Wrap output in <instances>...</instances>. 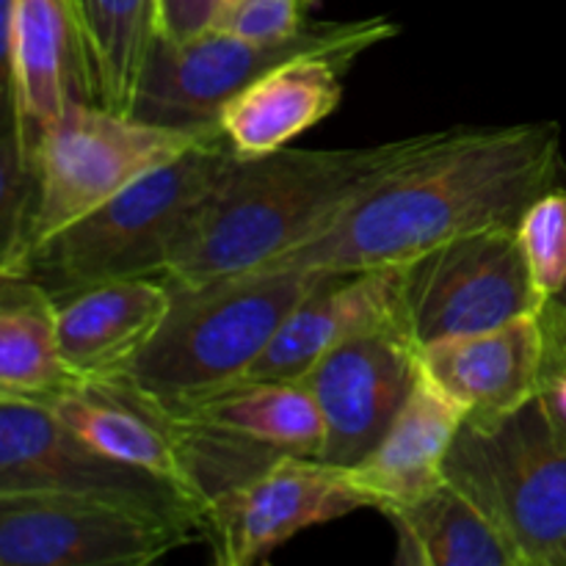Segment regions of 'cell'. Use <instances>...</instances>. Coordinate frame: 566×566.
Returning <instances> with one entry per match:
<instances>
[{
	"label": "cell",
	"mask_w": 566,
	"mask_h": 566,
	"mask_svg": "<svg viewBox=\"0 0 566 566\" xmlns=\"http://www.w3.org/2000/svg\"><path fill=\"white\" fill-rule=\"evenodd\" d=\"M464 426V415L426 376L374 451L346 468L370 509L390 514L446 481V462Z\"/></svg>",
	"instance_id": "18"
},
{
	"label": "cell",
	"mask_w": 566,
	"mask_h": 566,
	"mask_svg": "<svg viewBox=\"0 0 566 566\" xmlns=\"http://www.w3.org/2000/svg\"><path fill=\"white\" fill-rule=\"evenodd\" d=\"M423 376L420 346L407 324L379 326L332 348L302 381L324 418L318 459L352 468L376 442Z\"/></svg>",
	"instance_id": "12"
},
{
	"label": "cell",
	"mask_w": 566,
	"mask_h": 566,
	"mask_svg": "<svg viewBox=\"0 0 566 566\" xmlns=\"http://www.w3.org/2000/svg\"><path fill=\"white\" fill-rule=\"evenodd\" d=\"M545 318H547V324H551L553 329H556L558 335L566 340V285L562 293H556V296L551 298V304H547V310H545Z\"/></svg>",
	"instance_id": "28"
},
{
	"label": "cell",
	"mask_w": 566,
	"mask_h": 566,
	"mask_svg": "<svg viewBox=\"0 0 566 566\" xmlns=\"http://www.w3.org/2000/svg\"><path fill=\"white\" fill-rule=\"evenodd\" d=\"M224 138L199 144L28 252L22 274L53 298L130 276L164 280L193 216L230 169Z\"/></svg>",
	"instance_id": "4"
},
{
	"label": "cell",
	"mask_w": 566,
	"mask_h": 566,
	"mask_svg": "<svg viewBox=\"0 0 566 566\" xmlns=\"http://www.w3.org/2000/svg\"><path fill=\"white\" fill-rule=\"evenodd\" d=\"M547 329H551V352L556 354V357H562L564 363H566V340L562 335H558L556 329H553L551 324H547Z\"/></svg>",
	"instance_id": "29"
},
{
	"label": "cell",
	"mask_w": 566,
	"mask_h": 566,
	"mask_svg": "<svg viewBox=\"0 0 566 566\" xmlns=\"http://www.w3.org/2000/svg\"><path fill=\"white\" fill-rule=\"evenodd\" d=\"M396 33L398 22L387 17H365L346 22L310 20L296 36L280 42L224 31H210L182 44L155 36L127 114L186 130L219 127L221 108L271 66L318 50L368 53Z\"/></svg>",
	"instance_id": "7"
},
{
	"label": "cell",
	"mask_w": 566,
	"mask_h": 566,
	"mask_svg": "<svg viewBox=\"0 0 566 566\" xmlns=\"http://www.w3.org/2000/svg\"><path fill=\"white\" fill-rule=\"evenodd\" d=\"M324 271L258 269L202 282H166L169 310L136 357L116 370L127 387L160 409L243 381L280 326Z\"/></svg>",
	"instance_id": "3"
},
{
	"label": "cell",
	"mask_w": 566,
	"mask_h": 566,
	"mask_svg": "<svg viewBox=\"0 0 566 566\" xmlns=\"http://www.w3.org/2000/svg\"><path fill=\"white\" fill-rule=\"evenodd\" d=\"M169 302L160 276L97 282L55 298L59 348L70 374L81 381L111 379L153 337Z\"/></svg>",
	"instance_id": "17"
},
{
	"label": "cell",
	"mask_w": 566,
	"mask_h": 566,
	"mask_svg": "<svg viewBox=\"0 0 566 566\" xmlns=\"http://www.w3.org/2000/svg\"><path fill=\"white\" fill-rule=\"evenodd\" d=\"M313 3L315 0H224L216 31L280 42L307 25V9Z\"/></svg>",
	"instance_id": "25"
},
{
	"label": "cell",
	"mask_w": 566,
	"mask_h": 566,
	"mask_svg": "<svg viewBox=\"0 0 566 566\" xmlns=\"http://www.w3.org/2000/svg\"><path fill=\"white\" fill-rule=\"evenodd\" d=\"M44 403L97 451L193 492L186 479L175 423L166 409L114 381H77Z\"/></svg>",
	"instance_id": "19"
},
{
	"label": "cell",
	"mask_w": 566,
	"mask_h": 566,
	"mask_svg": "<svg viewBox=\"0 0 566 566\" xmlns=\"http://www.w3.org/2000/svg\"><path fill=\"white\" fill-rule=\"evenodd\" d=\"M166 412L197 420L274 453L318 457L324 446L318 401L302 381L243 379Z\"/></svg>",
	"instance_id": "20"
},
{
	"label": "cell",
	"mask_w": 566,
	"mask_h": 566,
	"mask_svg": "<svg viewBox=\"0 0 566 566\" xmlns=\"http://www.w3.org/2000/svg\"><path fill=\"white\" fill-rule=\"evenodd\" d=\"M542 398H545V407H547V415H551L553 426H556L558 434L566 440V363L562 357H556L553 352H551V359H547Z\"/></svg>",
	"instance_id": "27"
},
{
	"label": "cell",
	"mask_w": 566,
	"mask_h": 566,
	"mask_svg": "<svg viewBox=\"0 0 566 566\" xmlns=\"http://www.w3.org/2000/svg\"><path fill=\"white\" fill-rule=\"evenodd\" d=\"M446 479L484 509L520 566H566V440L542 392L495 423H464Z\"/></svg>",
	"instance_id": "5"
},
{
	"label": "cell",
	"mask_w": 566,
	"mask_h": 566,
	"mask_svg": "<svg viewBox=\"0 0 566 566\" xmlns=\"http://www.w3.org/2000/svg\"><path fill=\"white\" fill-rule=\"evenodd\" d=\"M398 534L396 564L403 566H520L484 509L442 481L437 490L385 514Z\"/></svg>",
	"instance_id": "21"
},
{
	"label": "cell",
	"mask_w": 566,
	"mask_h": 566,
	"mask_svg": "<svg viewBox=\"0 0 566 566\" xmlns=\"http://www.w3.org/2000/svg\"><path fill=\"white\" fill-rule=\"evenodd\" d=\"M224 0H155V36L182 44L216 31Z\"/></svg>",
	"instance_id": "26"
},
{
	"label": "cell",
	"mask_w": 566,
	"mask_h": 566,
	"mask_svg": "<svg viewBox=\"0 0 566 566\" xmlns=\"http://www.w3.org/2000/svg\"><path fill=\"white\" fill-rule=\"evenodd\" d=\"M558 171L556 122L448 127L324 232L263 269L352 274L407 265L470 232L517 227L556 188Z\"/></svg>",
	"instance_id": "1"
},
{
	"label": "cell",
	"mask_w": 566,
	"mask_h": 566,
	"mask_svg": "<svg viewBox=\"0 0 566 566\" xmlns=\"http://www.w3.org/2000/svg\"><path fill=\"white\" fill-rule=\"evenodd\" d=\"M551 329L545 313L420 346L423 376L459 407L464 423H495L545 387Z\"/></svg>",
	"instance_id": "13"
},
{
	"label": "cell",
	"mask_w": 566,
	"mask_h": 566,
	"mask_svg": "<svg viewBox=\"0 0 566 566\" xmlns=\"http://www.w3.org/2000/svg\"><path fill=\"white\" fill-rule=\"evenodd\" d=\"M3 53L11 108L9 130L28 158L33 142L70 108V103L88 99L75 3L6 0Z\"/></svg>",
	"instance_id": "14"
},
{
	"label": "cell",
	"mask_w": 566,
	"mask_h": 566,
	"mask_svg": "<svg viewBox=\"0 0 566 566\" xmlns=\"http://www.w3.org/2000/svg\"><path fill=\"white\" fill-rule=\"evenodd\" d=\"M517 238L536 291L551 304L566 285V188H551L525 210Z\"/></svg>",
	"instance_id": "24"
},
{
	"label": "cell",
	"mask_w": 566,
	"mask_h": 566,
	"mask_svg": "<svg viewBox=\"0 0 566 566\" xmlns=\"http://www.w3.org/2000/svg\"><path fill=\"white\" fill-rule=\"evenodd\" d=\"M357 50H318L271 66L238 92L219 114V130L238 158L285 149L335 114Z\"/></svg>",
	"instance_id": "16"
},
{
	"label": "cell",
	"mask_w": 566,
	"mask_h": 566,
	"mask_svg": "<svg viewBox=\"0 0 566 566\" xmlns=\"http://www.w3.org/2000/svg\"><path fill=\"white\" fill-rule=\"evenodd\" d=\"M407 324L403 265L329 274L293 307L247 379L298 381L332 352L363 332Z\"/></svg>",
	"instance_id": "15"
},
{
	"label": "cell",
	"mask_w": 566,
	"mask_h": 566,
	"mask_svg": "<svg viewBox=\"0 0 566 566\" xmlns=\"http://www.w3.org/2000/svg\"><path fill=\"white\" fill-rule=\"evenodd\" d=\"M88 99L130 111L155 42V0H72Z\"/></svg>",
	"instance_id": "23"
},
{
	"label": "cell",
	"mask_w": 566,
	"mask_h": 566,
	"mask_svg": "<svg viewBox=\"0 0 566 566\" xmlns=\"http://www.w3.org/2000/svg\"><path fill=\"white\" fill-rule=\"evenodd\" d=\"M442 130L340 149H276L232 158L177 247L166 282H202L274 263L324 232Z\"/></svg>",
	"instance_id": "2"
},
{
	"label": "cell",
	"mask_w": 566,
	"mask_h": 566,
	"mask_svg": "<svg viewBox=\"0 0 566 566\" xmlns=\"http://www.w3.org/2000/svg\"><path fill=\"white\" fill-rule=\"evenodd\" d=\"M370 509L346 468L285 453L263 473L210 501L205 542L219 566H252L302 531Z\"/></svg>",
	"instance_id": "11"
},
{
	"label": "cell",
	"mask_w": 566,
	"mask_h": 566,
	"mask_svg": "<svg viewBox=\"0 0 566 566\" xmlns=\"http://www.w3.org/2000/svg\"><path fill=\"white\" fill-rule=\"evenodd\" d=\"M403 310L418 346H429L539 315L547 302L525 263L517 227H490L403 265Z\"/></svg>",
	"instance_id": "10"
},
{
	"label": "cell",
	"mask_w": 566,
	"mask_h": 566,
	"mask_svg": "<svg viewBox=\"0 0 566 566\" xmlns=\"http://www.w3.org/2000/svg\"><path fill=\"white\" fill-rule=\"evenodd\" d=\"M0 495L92 497L205 525V503L193 492L97 451L31 398L0 396Z\"/></svg>",
	"instance_id": "8"
},
{
	"label": "cell",
	"mask_w": 566,
	"mask_h": 566,
	"mask_svg": "<svg viewBox=\"0 0 566 566\" xmlns=\"http://www.w3.org/2000/svg\"><path fill=\"white\" fill-rule=\"evenodd\" d=\"M216 138H224L219 127L155 125L108 105L75 99L28 153L36 182L28 243L33 249L48 241L144 175Z\"/></svg>",
	"instance_id": "6"
},
{
	"label": "cell",
	"mask_w": 566,
	"mask_h": 566,
	"mask_svg": "<svg viewBox=\"0 0 566 566\" xmlns=\"http://www.w3.org/2000/svg\"><path fill=\"white\" fill-rule=\"evenodd\" d=\"M81 379L59 348L55 298L25 274H0V396L50 401Z\"/></svg>",
	"instance_id": "22"
},
{
	"label": "cell",
	"mask_w": 566,
	"mask_h": 566,
	"mask_svg": "<svg viewBox=\"0 0 566 566\" xmlns=\"http://www.w3.org/2000/svg\"><path fill=\"white\" fill-rule=\"evenodd\" d=\"M202 525L127 503L72 495H0L3 566H149Z\"/></svg>",
	"instance_id": "9"
}]
</instances>
